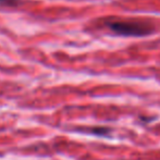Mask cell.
I'll return each mask as SVG.
<instances>
[{
  "label": "cell",
  "instance_id": "1",
  "mask_svg": "<svg viewBox=\"0 0 160 160\" xmlns=\"http://www.w3.org/2000/svg\"><path fill=\"white\" fill-rule=\"evenodd\" d=\"M106 25L117 34L127 37H142L154 32V26L134 21H108Z\"/></svg>",
  "mask_w": 160,
  "mask_h": 160
},
{
  "label": "cell",
  "instance_id": "2",
  "mask_svg": "<svg viewBox=\"0 0 160 160\" xmlns=\"http://www.w3.org/2000/svg\"><path fill=\"white\" fill-rule=\"evenodd\" d=\"M17 1H19V0H0L1 3H15Z\"/></svg>",
  "mask_w": 160,
  "mask_h": 160
}]
</instances>
